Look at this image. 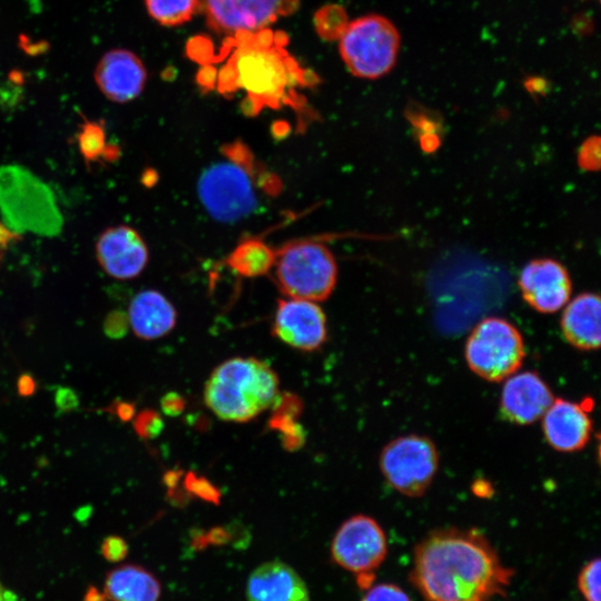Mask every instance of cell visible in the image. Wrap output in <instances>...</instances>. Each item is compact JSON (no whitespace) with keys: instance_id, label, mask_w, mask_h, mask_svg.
Masks as SVG:
<instances>
[{"instance_id":"6da1fadb","label":"cell","mask_w":601,"mask_h":601,"mask_svg":"<svg viewBox=\"0 0 601 601\" xmlns=\"http://www.w3.org/2000/svg\"><path fill=\"white\" fill-rule=\"evenodd\" d=\"M514 575L483 533L444 528L416 545L410 580L425 601H492Z\"/></svg>"},{"instance_id":"7a4b0ae2","label":"cell","mask_w":601,"mask_h":601,"mask_svg":"<svg viewBox=\"0 0 601 601\" xmlns=\"http://www.w3.org/2000/svg\"><path fill=\"white\" fill-rule=\"evenodd\" d=\"M238 48L222 70L217 89L223 94L247 92L246 111L259 114L288 101L295 85H309L295 60L284 50L287 37L270 31L239 33ZM291 98V97H290Z\"/></svg>"},{"instance_id":"3957f363","label":"cell","mask_w":601,"mask_h":601,"mask_svg":"<svg viewBox=\"0 0 601 601\" xmlns=\"http://www.w3.org/2000/svg\"><path fill=\"white\" fill-rule=\"evenodd\" d=\"M279 394V377L264 361L232 357L210 376L204 401L221 420L247 424L272 408Z\"/></svg>"},{"instance_id":"277c9868","label":"cell","mask_w":601,"mask_h":601,"mask_svg":"<svg viewBox=\"0 0 601 601\" xmlns=\"http://www.w3.org/2000/svg\"><path fill=\"white\" fill-rule=\"evenodd\" d=\"M225 160L212 164L199 179L198 192L208 213L221 223H235L251 215L259 207L257 185L269 195V188L256 178L257 163L243 142L223 148Z\"/></svg>"},{"instance_id":"5b68a950","label":"cell","mask_w":601,"mask_h":601,"mask_svg":"<svg viewBox=\"0 0 601 601\" xmlns=\"http://www.w3.org/2000/svg\"><path fill=\"white\" fill-rule=\"evenodd\" d=\"M275 281L288 298L322 303L329 298L338 281V264L322 244H293L276 252Z\"/></svg>"},{"instance_id":"8992f818","label":"cell","mask_w":601,"mask_h":601,"mask_svg":"<svg viewBox=\"0 0 601 601\" xmlns=\"http://www.w3.org/2000/svg\"><path fill=\"white\" fill-rule=\"evenodd\" d=\"M400 45V34L392 22L368 15L347 24L340 37V54L352 75L378 80L396 67Z\"/></svg>"},{"instance_id":"52a82bcc","label":"cell","mask_w":601,"mask_h":601,"mask_svg":"<svg viewBox=\"0 0 601 601\" xmlns=\"http://www.w3.org/2000/svg\"><path fill=\"white\" fill-rule=\"evenodd\" d=\"M469 369L488 382H503L520 370L526 357L525 340L509 321L492 317L475 326L466 342Z\"/></svg>"},{"instance_id":"ba28073f","label":"cell","mask_w":601,"mask_h":601,"mask_svg":"<svg viewBox=\"0 0 601 601\" xmlns=\"http://www.w3.org/2000/svg\"><path fill=\"white\" fill-rule=\"evenodd\" d=\"M379 464L393 491L409 498H419L433 485L440 458L431 438L408 435L393 439L384 448Z\"/></svg>"},{"instance_id":"9c48e42d","label":"cell","mask_w":601,"mask_h":601,"mask_svg":"<svg viewBox=\"0 0 601 601\" xmlns=\"http://www.w3.org/2000/svg\"><path fill=\"white\" fill-rule=\"evenodd\" d=\"M299 0H200V11L217 34L258 33L294 14Z\"/></svg>"},{"instance_id":"30bf717a","label":"cell","mask_w":601,"mask_h":601,"mask_svg":"<svg viewBox=\"0 0 601 601\" xmlns=\"http://www.w3.org/2000/svg\"><path fill=\"white\" fill-rule=\"evenodd\" d=\"M331 555L341 568L356 575L374 573L388 556V540L384 528L373 517L356 515L338 529Z\"/></svg>"},{"instance_id":"8fae6325","label":"cell","mask_w":601,"mask_h":601,"mask_svg":"<svg viewBox=\"0 0 601 601\" xmlns=\"http://www.w3.org/2000/svg\"><path fill=\"white\" fill-rule=\"evenodd\" d=\"M272 332L293 349L315 352L328 340L327 316L313 300L283 298L278 304Z\"/></svg>"},{"instance_id":"7c38bea8","label":"cell","mask_w":601,"mask_h":601,"mask_svg":"<svg viewBox=\"0 0 601 601\" xmlns=\"http://www.w3.org/2000/svg\"><path fill=\"white\" fill-rule=\"evenodd\" d=\"M519 287L529 307L544 315H554L565 308L573 291L568 271L551 259L529 262L520 273Z\"/></svg>"},{"instance_id":"4fadbf2b","label":"cell","mask_w":601,"mask_h":601,"mask_svg":"<svg viewBox=\"0 0 601 601\" xmlns=\"http://www.w3.org/2000/svg\"><path fill=\"white\" fill-rule=\"evenodd\" d=\"M96 256L102 269L118 280L139 276L150 258L143 237L126 225L110 227L101 234Z\"/></svg>"},{"instance_id":"5bb4252c","label":"cell","mask_w":601,"mask_h":601,"mask_svg":"<svg viewBox=\"0 0 601 601\" xmlns=\"http://www.w3.org/2000/svg\"><path fill=\"white\" fill-rule=\"evenodd\" d=\"M554 400L553 390L537 373H516L505 380L500 412L510 424L530 426L544 416Z\"/></svg>"},{"instance_id":"9a60e30c","label":"cell","mask_w":601,"mask_h":601,"mask_svg":"<svg viewBox=\"0 0 601 601\" xmlns=\"http://www.w3.org/2000/svg\"><path fill=\"white\" fill-rule=\"evenodd\" d=\"M593 401L576 403L557 398L541 421L547 444L558 452L582 450L590 441L593 424L589 415Z\"/></svg>"},{"instance_id":"2e32d148","label":"cell","mask_w":601,"mask_h":601,"mask_svg":"<svg viewBox=\"0 0 601 601\" xmlns=\"http://www.w3.org/2000/svg\"><path fill=\"white\" fill-rule=\"evenodd\" d=\"M96 85L103 95L118 104L138 98L148 82V71L142 59L122 48L107 51L94 73Z\"/></svg>"},{"instance_id":"e0dca14e","label":"cell","mask_w":601,"mask_h":601,"mask_svg":"<svg viewBox=\"0 0 601 601\" xmlns=\"http://www.w3.org/2000/svg\"><path fill=\"white\" fill-rule=\"evenodd\" d=\"M248 601H311L304 578L281 561L260 565L247 582Z\"/></svg>"},{"instance_id":"ac0fdd59","label":"cell","mask_w":601,"mask_h":601,"mask_svg":"<svg viewBox=\"0 0 601 601\" xmlns=\"http://www.w3.org/2000/svg\"><path fill=\"white\" fill-rule=\"evenodd\" d=\"M562 331L574 347L590 352L601 343V303L598 294L582 293L567 305L562 317Z\"/></svg>"},{"instance_id":"d6986e66","label":"cell","mask_w":601,"mask_h":601,"mask_svg":"<svg viewBox=\"0 0 601 601\" xmlns=\"http://www.w3.org/2000/svg\"><path fill=\"white\" fill-rule=\"evenodd\" d=\"M129 321L138 338L156 340L167 335L175 328L177 314L161 292L146 290L132 299Z\"/></svg>"},{"instance_id":"ffe728a7","label":"cell","mask_w":601,"mask_h":601,"mask_svg":"<svg viewBox=\"0 0 601 601\" xmlns=\"http://www.w3.org/2000/svg\"><path fill=\"white\" fill-rule=\"evenodd\" d=\"M104 596L109 601H160L162 585L142 566L122 565L107 574Z\"/></svg>"},{"instance_id":"44dd1931","label":"cell","mask_w":601,"mask_h":601,"mask_svg":"<svg viewBox=\"0 0 601 601\" xmlns=\"http://www.w3.org/2000/svg\"><path fill=\"white\" fill-rule=\"evenodd\" d=\"M276 252L261 239H248L239 244L228 256L227 266L238 275L259 278L274 268Z\"/></svg>"},{"instance_id":"7402d4cb","label":"cell","mask_w":601,"mask_h":601,"mask_svg":"<svg viewBox=\"0 0 601 601\" xmlns=\"http://www.w3.org/2000/svg\"><path fill=\"white\" fill-rule=\"evenodd\" d=\"M145 5L149 15L165 27L184 25L200 11V0H145Z\"/></svg>"},{"instance_id":"603a6c76","label":"cell","mask_w":601,"mask_h":601,"mask_svg":"<svg viewBox=\"0 0 601 601\" xmlns=\"http://www.w3.org/2000/svg\"><path fill=\"white\" fill-rule=\"evenodd\" d=\"M269 428L280 435L281 444L287 451H297L307 443V433L296 420L272 414Z\"/></svg>"},{"instance_id":"cb8c5ba5","label":"cell","mask_w":601,"mask_h":601,"mask_svg":"<svg viewBox=\"0 0 601 601\" xmlns=\"http://www.w3.org/2000/svg\"><path fill=\"white\" fill-rule=\"evenodd\" d=\"M347 24L344 9L335 5L327 7L316 16L317 31L327 40L340 38Z\"/></svg>"},{"instance_id":"d4e9b609","label":"cell","mask_w":601,"mask_h":601,"mask_svg":"<svg viewBox=\"0 0 601 601\" xmlns=\"http://www.w3.org/2000/svg\"><path fill=\"white\" fill-rule=\"evenodd\" d=\"M79 144L82 155L87 162H94L101 157L105 148L104 127L94 122H86L79 135Z\"/></svg>"},{"instance_id":"484cf974","label":"cell","mask_w":601,"mask_h":601,"mask_svg":"<svg viewBox=\"0 0 601 601\" xmlns=\"http://www.w3.org/2000/svg\"><path fill=\"white\" fill-rule=\"evenodd\" d=\"M599 558L590 561L580 571L578 588L586 601H600V570Z\"/></svg>"},{"instance_id":"4316f807","label":"cell","mask_w":601,"mask_h":601,"mask_svg":"<svg viewBox=\"0 0 601 601\" xmlns=\"http://www.w3.org/2000/svg\"><path fill=\"white\" fill-rule=\"evenodd\" d=\"M164 427L165 424L161 414L152 409L141 411L134 419V431L144 440L157 438Z\"/></svg>"},{"instance_id":"83f0119b","label":"cell","mask_w":601,"mask_h":601,"mask_svg":"<svg viewBox=\"0 0 601 601\" xmlns=\"http://www.w3.org/2000/svg\"><path fill=\"white\" fill-rule=\"evenodd\" d=\"M187 491L204 500L214 505H219L221 502V492L215 487L211 481L204 476H199L195 472H189L186 476Z\"/></svg>"},{"instance_id":"f1b7e54d","label":"cell","mask_w":601,"mask_h":601,"mask_svg":"<svg viewBox=\"0 0 601 601\" xmlns=\"http://www.w3.org/2000/svg\"><path fill=\"white\" fill-rule=\"evenodd\" d=\"M273 414L297 420L304 411V402L292 392L280 393L272 405Z\"/></svg>"},{"instance_id":"f546056e","label":"cell","mask_w":601,"mask_h":601,"mask_svg":"<svg viewBox=\"0 0 601 601\" xmlns=\"http://www.w3.org/2000/svg\"><path fill=\"white\" fill-rule=\"evenodd\" d=\"M578 164L588 172H596L600 168L599 137H591L584 142L578 153Z\"/></svg>"},{"instance_id":"4dcf8cb0","label":"cell","mask_w":601,"mask_h":601,"mask_svg":"<svg viewBox=\"0 0 601 601\" xmlns=\"http://www.w3.org/2000/svg\"><path fill=\"white\" fill-rule=\"evenodd\" d=\"M361 601H411L409 594L393 584H381L369 588Z\"/></svg>"},{"instance_id":"1f68e13d","label":"cell","mask_w":601,"mask_h":601,"mask_svg":"<svg viewBox=\"0 0 601 601\" xmlns=\"http://www.w3.org/2000/svg\"><path fill=\"white\" fill-rule=\"evenodd\" d=\"M102 553L104 558L108 562H122L129 554V545L123 538L110 535L104 540Z\"/></svg>"},{"instance_id":"d6a6232c","label":"cell","mask_w":601,"mask_h":601,"mask_svg":"<svg viewBox=\"0 0 601 601\" xmlns=\"http://www.w3.org/2000/svg\"><path fill=\"white\" fill-rule=\"evenodd\" d=\"M129 316L122 313L110 314L104 323L105 333L111 339L123 338L129 330Z\"/></svg>"},{"instance_id":"836d02e7","label":"cell","mask_w":601,"mask_h":601,"mask_svg":"<svg viewBox=\"0 0 601 601\" xmlns=\"http://www.w3.org/2000/svg\"><path fill=\"white\" fill-rule=\"evenodd\" d=\"M55 403L60 412H71L79 408V394L70 388H59L56 391Z\"/></svg>"},{"instance_id":"e575fe53","label":"cell","mask_w":601,"mask_h":601,"mask_svg":"<svg viewBox=\"0 0 601 601\" xmlns=\"http://www.w3.org/2000/svg\"><path fill=\"white\" fill-rule=\"evenodd\" d=\"M186 399L177 392H168L161 400V408L168 416H177L186 410Z\"/></svg>"},{"instance_id":"d590c367","label":"cell","mask_w":601,"mask_h":601,"mask_svg":"<svg viewBox=\"0 0 601 601\" xmlns=\"http://www.w3.org/2000/svg\"><path fill=\"white\" fill-rule=\"evenodd\" d=\"M106 410L115 413L120 421H123V423H130L137 414L135 404L129 401L115 402Z\"/></svg>"},{"instance_id":"8d00e7d4","label":"cell","mask_w":601,"mask_h":601,"mask_svg":"<svg viewBox=\"0 0 601 601\" xmlns=\"http://www.w3.org/2000/svg\"><path fill=\"white\" fill-rule=\"evenodd\" d=\"M37 385L31 375H22L17 381V390L21 397L28 398L35 394Z\"/></svg>"},{"instance_id":"74e56055","label":"cell","mask_w":601,"mask_h":601,"mask_svg":"<svg viewBox=\"0 0 601 601\" xmlns=\"http://www.w3.org/2000/svg\"><path fill=\"white\" fill-rule=\"evenodd\" d=\"M0 601H21L20 597L0 580Z\"/></svg>"},{"instance_id":"f35d334b","label":"cell","mask_w":601,"mask_h":601,"mask_svg":"<svg viewBox=\"0 0 601 601\" xmlns=\"http://www.w3.org/2000/svg\"><path fill=\"white\" fill-rule=\"evenodd\" d=\"M526 86L531 93L533 92L540 93L541 90L546 89V82L541 79H531L527 82Z\"/></svg>"}]
</instances>
